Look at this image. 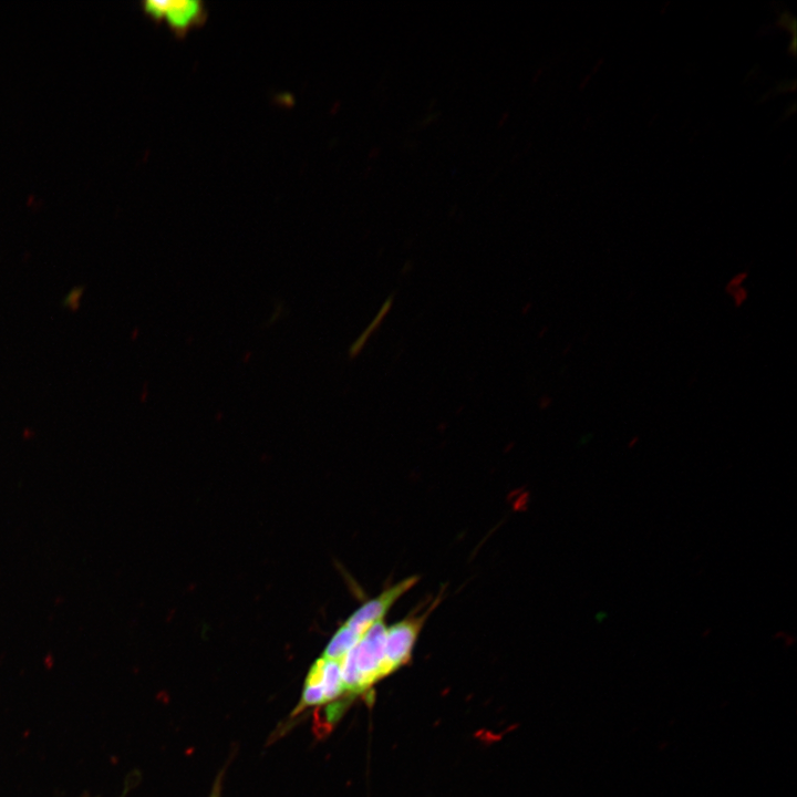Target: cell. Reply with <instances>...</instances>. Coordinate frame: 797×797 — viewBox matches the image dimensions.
<instances>
[{
  "label": "cell",
  "instance_id": "6",
  "mask_svg": "<svg viewBox=\"0 0 797 797\" xmlns=\"http://www.w3.org/2000/svg\"><path fill=\"white\" fill-rule=\"evenodd\" d=\"M361 636L356 631L343 624L328 643L322 656L331 660H342L356 645Z\"/></svg>",
  "mask_w": 797,
  "mask_h": 797
},
{
  "label": "cell",
  "instance_id": "8",
  "mask_svg": "<svg viewBox=\"0 0 797 797\" xmlns=\"http://www.w3.org/2000/svg\"><path fill=\"white\" fill-rule=\"evenodd\" d=\"M747 278L748 271L746 270L733 275L725 284L724 289L726 293L731 294L735 289L742 287L743 283L747 280Z\"/></svg>",
  "mask_w": 797,
  "mask_h": 797
},
{
  "label": "cell",
  "instance_id": "3",
  "mask_svg": "<svg viewBox=\"0 0 797 797\" xmlns=\"http://www.w3.org/2000/svg\"><path fill=\"white\" fill-rule=\"evenodd\" d=\"M416 582V577H410L392 587H389L377 597L362 604L355 612H353L344 624L363 635V633L373 623L383 620V617L393 603L406 591H408Z\"/></svg>",
  "mask_w": 797,
  "mask_h": 797
},
{
  "label": "cell",
  "instance_id": "1",
  "mask_svg": "<svg viewBox=\"0 0 797 797\" xmlns=\"http://www.w3.org/2000/svg\"><path fill=\"white\" fill-rule=\"evenodd\" d=\"M439 598L422 614L404 619L386 629L384 643L383 675H387L407 663L423 624Z\"/></svg>",
  "mask_w": 797,
  "mask_h": 797
},
{
  "label": "cell",
  "instance_id": "9",
  "mask_svg": "<svg viewBox=\"0 0 797 797\" xmlns=\"http://www.w3.org/2000/svg\"><path fill=\"white\" fill-rule=\"evenodd\" d=\"M729 296L732 297L735 308H741L747 301L749 292L745 286H742L735 289Z\"/></svg>",
  "mask_w": 797,
  "mask_h": 797
},
{
  "label": "cell",
  "instance_id": "10",
  "mask_svg": "<svg viewBox=\"0 0 797 797\" xmlns=\"http://www.w3.org/2000/svg\"><path fill=\"white\" fill-rule=\"evenodd\" d=\"M222 776H224V770L220 772L219 775L217 776L209 797H220L221 796Z\"/></svg>",
  "mask_w": 797,
  "mask_h": 797
},
{
  "label": "cell",
  "instance_id": "7",
  "mask_svg": "<svg viewBox=\"0 0 797 797\" xmlns=\"http://www.w3.org/2000/svg\"><path fill=\"white\" fill-rule=\"evenodd\" d=\"M391 306H392V297L389 298L384 302L382 309L380 310V312L377 313L375 319H373L372 323L366 328L364 333H362L361 337L358 339V341L352 345L351 351H350L351 356H354L359 353V351L362 349L363 344L366 342L370 334L376 329V327L383 320L385 314L389 312Z\"/></svg>",
  "mask_w": 797,
  "mask_h": 797
},
{
  "label": "cell",
  "instance_id": "11",
  "mask_svg": "<svg viewBox=\"0 0 797 797\" xmlns=\"http://www.w3.org/2000/svg\"><path fill=\"white\" fill-rule=\"evenodd\" d=\"M638 441H639V437H638V436H634V437L630 441L629 446L632 447L633 445L636 444Z\"/></svg>",
  "mask_w": 797,
  "mask_h": 797
},
{
  "label": "cell",
  "instance_id": "12",
  "mask_svg": "<svg viewBox=\"0 0 797 797\" xmlns=\"http://www.w3.org/2000/svg\"><path fill=\"white\" fill-rule=\"evenodd\" d=\"M126 791H127V787H126V789H125L124 794H123V795H122L121 797H125V795H126Z\"/></svg>",
  "mask_w": 797,
  "mask_h": 797
},
{
  "label": "cell",
  "instance_id": "4",
  "mask_svg": "<svg viewBox=\"0 0 797 797\" xmlns=\"http://www.w3.org/2000/svg\"><path fill=\"white\" fill-rule=\"evenodd\" d=\"M144 9L155 18H165L176 29H186L201 13V3L197 0H149Z\"/></svg>",
  "mask_w": 797,
  "mask_h": 797
},
{
  "label": "cell",
  "instance_id": "5",
  "mask_svg": "<svg viewBox=\"0 0 797 797\" xmlns=\"http://www.w3.org/2000/svg\"><path fill=\"white\" fill-rule=\"evenodd\" d=\"M322 658L318 659L310 667L304 681L299 703L291 713L294 717L308 707L327 703L325 692L321 680Z\"/></svg>",
  "mask_w": 797,
  "mask_h": 797
},
{
  "label": "cell",
  "instance_id": "2",
  "mask_svg": "<svg viewBox=\"0 0 797 797\" xmlns=\"http://www.w3.org/2000/svg\"><path fill=\"white\" fill-rule=\"evenodd\" d=\"M386 627L383 620L373 623L350 650L360 677L361 691L382 679Z\"/></svg>",
  "mask_w": 797,
  "mask_h": 797
}]
</instances>
